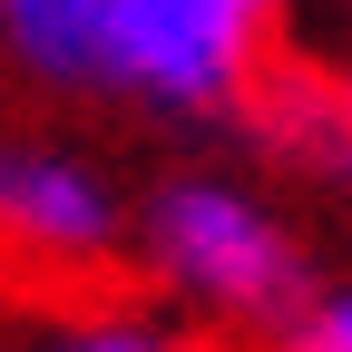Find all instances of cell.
Segmentation results:
<instances>
[{
    "instance_id": "6da1fadb",
    "label": "cell",
    "mask_w": 352,
    "mask_h": 352,
    "mask_svg": "<svg viewBox=\"0 0 352 352\" xmlns=\"http://www.w3.org/2000/svg\"><path fill=\"white\" fill-rule=\"evenodd\" d=\"M0 50L39 88L138 98L157 118H235L254 108L274 10L264 0H10Z\"/></svg>"
},
{
    "instance_id": "7a4b0ae2",
    "label": "cell",
    "mask_w": 352,
    "mask_h": 352,
    "mask_svg": "<svg viewBox=\"0 0 352 352\" xmlns=\"http://www.w3.org/2000/svg\"><path fill=\"white\" fill-rule=\"evenodd\" d=\"M138 245H147V264L176 294H196V303H215V314H235V323H274L284 333L303 303H314L303 235L254 186H235V176H196V166L157 176L147 206H138Z\"/></svg>"
},
{
    "instance_id": "3957f363",
    "label": "cell",
    "mask_w": 352,
    "mask_h": 352,
    "mask_svg": "<svg viewBox=\"0 0 352 352\" xmlns=\"http://www.w3.org/2000/svg\"><path fill=\"white\" fill-rule=\"evenodd\" d=\"M0 235L30 254H108L127 235V206L88 157L10 138L0 147Z\"/></svg>"
},
{
    "instance_id": "277c9868",
    "label": "cell",
    "mask_w": 352,
    "mask_h": 352,
    "mask_svg": "<svg viewBox=\"0 0 352 352\" xmlns=\"http://www.w3.org/2000/svg\"><path fill=\"white\" fill-rule=\"evenodd\" d=\"M274 352H352V284L314 294V303H303V314L274 333Z\"/></svg>"
},
{
    "instance_id": "5b68a950",
    "label": "cell",
    "mask_w": 352,
    "mask_h": 352,
    "mask_svg": "<svg viewBox=\"0 0 352 352\" xmlns=\"http://www.w3.org/2000/svg\"><path fill=\"white\" fill-rule=\"evenodd\" d=\"M50 352H186V342H166V333H147V323H88V333H69V342H50Z\"/></svg>"
},
{
    "instance_id": "8992f818",
    "label": "cell",
    "mask_w": 352,
    "mask_h": 352,
    "mask_svg": "<svg viewBox=\"0 0 352 352\" xmlns=\"http://www.w3.org/2000/svg\"><path fill=\"white\" fill-rule=\"evenodd\" d=\"M323 108H333V127H342V138H352V69L333 78V98H323Z\"/></svg>"
}]
</instances>
